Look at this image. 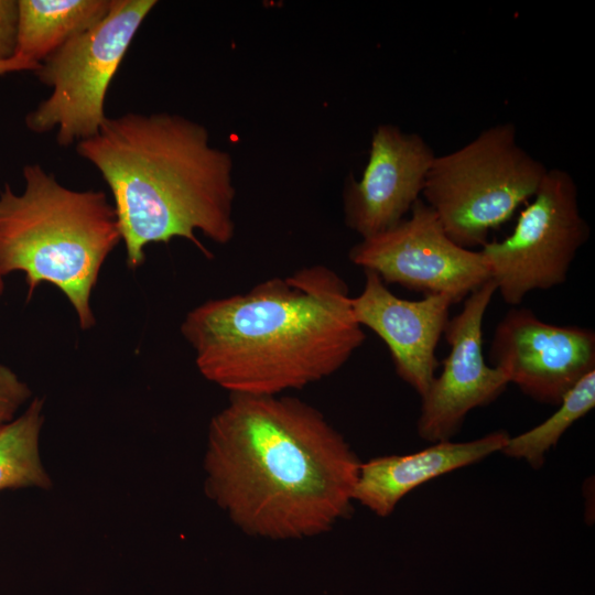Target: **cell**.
<instances>
[{"instance_id": "6da1fadb", "label": "cell", "mask_w": 595, "mask_h": 595, "mask_svg": "<svg viewBox=\"0 0 595 595\" xmlns=\"http://www.w3.org/2000/svg\"><path fill=\"white\" fill-rule=\"evenodd\" d=\"M360 464L311 404L230 394L208 425L205 493L248 536L311 538L350 513Z\"/></svg>"}, {"instance_id": "7a4b0ae2", "label": "cell", "mask_w": 595, "mask_h": 595, "mask_svg": "<svg viewBox=\"0 0 595 595\" xmlns=\"http://www.w3.org/2000/svg\"><path fill=\"white\" fill-rule=\"evenodd\" d=\"M349 289L316 264L190 311L181 333L201 375L230 394L279 396L339 370L364 344Z\"/></svg>"}, {"instance_id": "3957f363", "label": "cell", "mask_w": 595, "mask_h": 595, "mask_svg": "<svg viewBox=\"0 0 595 595\" xmlns=\"http://www.w3.org/2000/svg\"><path fill=\"white\" fill-rule=\"evenodd\" d=\"M76 151L111 191L130 269L152 242L181 237L209 257L196 230L219 245L232 239V159L210 144L204 126L169 112H128L107 117Z\"/></svg>"}, {"instance_id": "277c9868", "label": "cell", "mask_w": 595, "mask_h": 595, "mask_svg": "<svg viewBox=\"0 0 595 595\" xmlns=\"http://www.w3.org/2000/svg\"><path fill=\"white\" fill-rule=\"evenodd\" d=\"M23 177L22 194L0 191V274L24 272L28 299L42 282L54 284L88 329L100 269L122 240L115 207L105 192L67 188L37 163Z\"/></svg>"}, {"instance_id": "5b68a950", "label": "cell", "mask_w": 595, "mask_h": 595, "mask_svg": "<svg viewBox=\"0 0 595 595\" xmlns=\"http://www.w3.org/2000/svg\"><path fill=\"white\" fill-rule=\"evenodd\" d=\"M547 171L518 143L511 122L498 123L435 155L422 195L454 242L483 247L536 194Z\"/></svg>"}, {"instance_id": "8992f818", "label": "cell", "mask_w": 595, "mask_h": 595, "mask_svg": "<svg viewBox=\"0 0 595 595\" xmlns=\"http://www.w3.org/2000/svg\"><path fill=\"white\" fill-rule=\"evenodd\" d=\"M155 0H111L105 18L71 39L34 71L52 88L48 98L25 117L37 133L57 129L56 141L68 147L96 136L107 118L105 97L134 35Z\"/></svg>"}, {"instance_id": "52a82bcc", "label": "cell", "mask_w": 595, "mask_h": 595, "mask_svg": "<svg viewBox=\"0 0 595 595\" xmlns=\"http://www.w3.org/2000/svg\"><path fill=\"white\" fill-rule=\"evenodd\" d=\"M531 202L506 238L479 250L502 300L519 305L534 290L565 282L570 267L589 237L575 181L564 170L548 169Z\"/></svg>"}, {"instance_id": "ba28073f", "label": "cell", "mask_w": 595, "mask_h": 595, "mask_svg": "<svg viewBox=\"0 0 595 595\" xmlns=\"http://www.w3.org/2000/svg\"><path fill=\"white\" fill-rule=\"evenodd\" d=\"M349 259L364 271L377 273L386 284H399L425 295L444 294L454 303L490 280L482 252L454 242L421 198L409 217L361 238L350 249Z\"/></svg>"}, {"instance_id": "9c48e42d", "label": "cell", "mask_w": 595, "mask_h": 595, "mask_svg": "<svg viewBox=\"0 0 595 595\" xmlns=\"http://www.w3.org/2000/svg\"><path fill=\"white\" fill-rule=\"evenodd\" d=\"M489 360L528 397L558 405L577 381L595 370V333L551 324L529 309L512 307L494 331Z\"/></svg>"}, {"instance_id": "30bf717a", "label": "cell", "mask_w": 595, "mask_h": 595, "mask_svg": "<svg viewBox=\"0 0 595 595\" xmlns=\"http://www.w3.org/2000/svg\"><path fill=\"white\" fill-rule=\"evenodd\" d=\"M497 292L493 280L470 293L462 311L444 331L450 351L424 396L416 423L418 434L431 443L455 436L466 415L496 400L509 385L504 371L489 366L483 354V321Z\"/></svg>"}, {"instance_id": "8fae6325", "label": "cell", "mask_w": 595, "mask_h": 595, "mask_svg": "<svg viewBox=\"0 0 595 595\" xmlns=\"http://www.w3.org/2000/svg\"><path fill=\"white\" fill-rule=\"evenodd\" d=\"M435 155L421 136L378 126L361 177L344 191L346 225L365 238L402 220L420 199Z\"/></svg>"}, {"instance_id": "7c38bea8", "label": "cell", "mask_w": 595, "mask_h": 595, "mask_svg": "<svg viewBox=\"0 0 595 595\" xmlns=\"http://www.w3.org/2000/svg\"><path fill=\"white\" fill-rule=\"evenodd\" d=\"M454 301L429 294L411 301L397 296L372 271L365 270L361 292L351 298L355 320L387 345L396 374L424 396L440 365L435 350L450 320Z\"/></svg>"}, {"instance_id": "4fadbf2b", "label": "cell", "mask_w": 595, "mask_h": 595, "mask_svg": "<svg viewBox=\"0 0 595 595\" xmlns=\"http://www.w3.org/2000/svg\"><path fill=\"white\" fill-rule=\"evenodd\" d=\"M509 437L506 431L499 430L472 441H441L411 454L378 456L361 462L354 501L376 516L388 517L413 489L501 452Z\"/></svg>"}, {"instance_id": "5bb4252c", "label": "cell", "mask_w": 595, "mask_h": 595, "mask_svg": "<svg viewBox=\"0 0 595 595\" xmlns=\"http://www.w3.org/2000/svg\"><path fill=\"white\" fill-rule=\"evenodd\" d=\"M110 4L111 0H18L15 56L40 64L100 22Z\"/></svg>"}, {"instance_id": "9a60e30c", "label": "cell", "mask_w": 595, "mask_h": 595, "mask_svg": "<svg viewBox=\"0 0 595 595\" xmlns=\"http://www.w3.org/2000/svg\"><path fill=\"white\" fill-rule=\"evenodd\" d=\"M43 404L34 398L20 416L0 426V491L52 486L40 454Z\"/></svg>"}, {"instance_id": "2e32d148", "label": "cell", "mask_w": 595, "mask_h": 595, "mask_svg": "<svg viewBox=\"0 0 595 595\" xmlns=\"http://www.w3.org/2000/svg\"><path fill=\"white\" fill-rule=\"evenodd\" d=\"M556 411L537 426L510 436L501 453L540 468L562 435L595 407V370L585 375L563 397Z\"/></svg>"}, {"instance_id": "e0dca14e", "label": "cell", "mask_w": 595, "mask_h": 595, "mask_svg": "<svg viewBox=\"0 0 595 595\" xmlns=\"http://www.w3.org/2000/svg\"><path fill=\"white\" fill-rule=\"evenodd\" d=\"M32 396L29 386L0 364V426L13 420L19 408Z\"/></svg>"}, {"instance_id": "ac0fdd59", "label": "cell", "mask_w": 595, "mask_h": 595, "mask_svg": "<svg viewBox=\"0 0 595 595\" xmlns=\"http://www.w3.org/2000/svg\"><path fill=\"white\" fill-rule=\"evenodd\" d=\"M18 23V0H0V62L15 56Z\"/></svg>"}, {"instance_id": "d6986e66", "label": "cell", "mask_w": 595, "mask_h": 595, "mask_svg": "<svg viewBox=\"0 0 595 595\" xmlns=\"http://www.w3.org/2000/svg\"><path fill=\"white\" fill-rule=\"evenodd\" d=\"M37 66L39 64L14 56L12 60L0 62V76L8 73L20 72V71L34 72L37 68Z\"/></svg>"}, {"instance_id": "ffe728a7", "label": "cell", "mask_w": 595, "mask_h": 595, "mask_svg": "<svg viewBox=\"0 0 595 595\" xmlns=\"http://www.w3.org/2000/svg\"><path fill=\"white\" fill-rule=\"evenodd\" d=\"M3 290H4L3 277L0 274V296L3 293Z\"/></svg>"}]
</instances>
